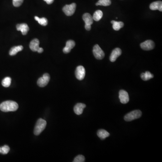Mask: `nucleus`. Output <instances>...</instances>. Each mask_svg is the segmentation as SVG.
Instances as JSON below:
<instances>
[{"label": "nucleus", "instance_id": "9b49d317", "mask_svg": "<svg viewBox=\"0 0 162 162\" xmlns=\"http://www.w3.org/2000/svg\"><path fill=\"white\" fill-rule=\"evenodd\" d=\"M75 45V43L72 40L68 41L66 43V46L63 49V52L65 54L70 53L71 50Z\"/></svg>", "mask_w": 162, "mask_h": 162}, {"label": "nucleus", "instance_id": "1a4fd4ad", "mask_svg": "<svg viewBox=\"0 0 162 162\" xmlns=\"http://www.w3.org/2000/svg\"><path fill=\"white\" fill-rule=\"evenodd\" d=\"M119 98L120 101L122 104L127 103L129 101V97L128 93L124 90H120L119 92Z\"/></svg>", "mask_w": 162, "mask_h": 162}, {"label": "nucleus", "instance_id": "bb28decb", "mask_svg": "<svg viewBox=\"0 0 162 162\" xmlns=\"http://www.w3.org/2000/svg\"><path fill=\"white\" fill-rule=\"evenodd\" d=\"M23 0H13V4L15 7H19L22 4Z\"/></svg>", "mask_w": 162, "mask_h": 162}, {"label": "nucleus", "instance_id": "20e7f679", "mask_svg": "<svg viewBox=\"0 0 162 162\" xmlns=\"http://www.w3.org/2000/svg\"><path fill=\"white\" fill-rule=\"evenodd\" d=\"M93 53L95 57L97 60H102L104 57V53L103 50L101 49L98 45H95L93 49Z\"/></svg>", "mask_w": 162, "mask_h": 162}, {"label": "nucleus", "instance_id": "4be33fe9", "mask_svg": "<svg viewBox=\"0 0 162 162\" xmlns=\"http://www.w3.org/2000/svg\"><path fill=\"white\" fill-rule=\"evenodd\" d=\"M34 18L36 21L38 22L40 24L42 25V26H45L48 24V20L45 18H40L38 17L35 16Z\"/></svg>", "mask_w": 162, "mask_h": 162}, {"label": "nucleus", "instance_id": "b1692460", "mask_svg": "<svg viewBox=\"0 0 162 162\" xmlns=\"http://www.w3.org/2000/svg\"><path fill=\"white\" fill-rule=\"evenodd\" d=\"M11 82V79L10 77H6L2 80V86L5 87H10Z\"/></svg>", "mask_w": 162, "mask_h": 162}, {"label": "nucleus", "instance_id": "7ed1b4c3", "mask_svg": "<svg viewBox=\"0 0 162 162\" xmlns=\"http://www.w3.org/2000/svg\"><path fill=\"white\" fill-rule=\"evenodd\" d=\"M142 113L140 110H135L126 114L124 117L126 121L130 122L139 119L141 117Z\"/></svg>", "mask_w": 162, "mask_h": 162}, {"label": "nucleus", "instance_id": "2eb2a0df", "mask_svg": "<svg viewBox=\"0 0 162 162\" xmlns=\"http://www.w3.org/2000/svg\"><path fill=\"white\" fill-rule=\"evenodd\" d=\"M82 18L85 23V25H92L93 23V19L91 14L85 13L83 15Z\"/></svg>", "mask_w": 162, "mask_h": 162}, {"label": "nucleus", "instance_id": "f257e3e1", "mask_svg": "<svg viewBox=\"0 0 162 162\" xmlns=\"http://www.w3.org/2000/svg\"><path fill=\"white\" fill-rule=\"evenodd\" d=\"M18 104L15 101L7 100L0 104V109L4 112L16 111L18 109Z\"/></svg>", "mask_w": 162, "mask_h": 162}, {"label": "nucleus", "instance_id": "a211bd4d", "mask_svg": "<svg viewBox=\"0 0 162 162\" xmlns=\"http://www.w3.org/2000/svg\"><path fill=\"white\" fill-rule=\"evenodd\" d=\"M111 23L113 24V28L115 31H119L124 26V23L123 22H118L112 20Z\"/></svg>", "mask_w": 162, "mask_h": 162}, {"label": "nucleus", "instance_id": "412c9836", "mask_svg": "<svg viewBox=\"0 0 162 162\" xmlns=\"http://www.w3.org/2000/svg\"><path fill=\"white\" fill-rule=\"evenodd\" d=\"M141 77L144 81H148L153 78V75L150 72L146 71L144 73H142L141 75Z\"/></svg>", "mask_w": 162, "mask_h": 162}, {"label": "nucleus", "instance_id": "423d86ee", "mask_svg": "<svg viewBox=\"0 0 162 162\" xmlns=\"http://www.w3.org/2000/svg\"><path fill=\"white\" fill-rule=\"evenodd\" d=\"M50 79V76L48 73H45L42 77H40L38 80V85L41 87H45L48 83Z\"/></svg>", "mask_w": 162, "mask_h": 162}, {"label": "nucleus", "instance_id": "c85d7f7f", "mask_svg": "<svg viewBox=\"0 0 162 162\" xmlns=\"http://www.w3.org/2000/svg\"><path fill=\"white\" fill-rule=\"evenodd\" d=\"M43 51V49L42 47H40V48L38 50L37 52H38L39 53H41Z\"/></svg>", "mask_w": 162, "mask_h": 162}, {"label": "nucleus", "instance_id": "393cba45", "mask_svg": "<svg viewBox=\"0 0 162 162\" xmlns=\"http://www.w3.org/2000/svg\"><path fill=\"white\" fill-rule=\"evenodd\" d=\"M10 147L8 146L5 145L3 146L0 147V153L6 154L8 153L10 151Z\"/></svg>", "mask_w": 162, "mask_h": 162}, {"label": "nucleus", "instance_id": "4468645a", "mask_svg": "<svg viewBox=\"0 0 162 162\" xmlns=\"http://www.w3.org/2000/svg\"><path fill=\"white\" fill-rule=\"evenodd\" d=\"M86 104L82 103H77L74 106V111L76 114L80 115L83 113V109L86 108Z\"/></svg>", "mask_w": 162, "mask_h": 162}, {"label": "nucleus", "instance_id": "39448f33", "mask_svg": "<svg viewBox=\"0 0 162 162\" xmlns=\"http://www.w3.org/2000/svg\"><path fill=\"white\" fill-rule=\"evenodd\" d=\"M76 8V4L73 3L70 5H66L63 8V11L67 16H72L74 14Z\"/></svg>", "mask_w": 162, "mask_h": 162}, {"label": "nucleus", "instance_id": "cd10ccee", "mask_svg": "<svg viewBox=\"0 0 162 162\" xmlns=\"http://www.w3.org/2000/svg\"><path fill=\"white\" fill-rule=\"evenodd\" d=\"M48 4H51L54 2V0H44Z\"/></svg>", "mask_w": 162, "mask_h": 162}, {"label": "nucleus", "instance_id": "dca6fc26", "mask_svg": "<svg viewBox=\"0 0 162 162\" xmlns=\"http://www.w3.org/2000/svg\"><path fill=\"white\" fill-rule=\"evenodd\" d=\"M150 8L153 11L158 10L162 11V2L161 1H157L152 2L150 5Z\"/></svg>", "mask_w": 162, "mask_h": 162}, {"label": "nucleus", "instance_id": "9d476101", "mask_svg": "<svg viewBox=\"0 0 162 162\" xmlns=\"http://www.w3.org/2000/svg\"><path fill=\"white\" fill-rule=\"evenodd\" d=\"M122 50L119 48H116L112 51L111 55L109 57V60L112 62H114L116 61L117 58L121 55Z\"/></svg>", "mask_w": 162, "mask_h": 162}, {"label": "nucleus", "instance_id": "6ab92c4d", "mask_svg": "<svg viewBox=\"0 0 162 162\" xmlns=\"http://www.w3.org/2000/svg\"><path fill=\"white\" fill-rule=\"evenodd\" d=\"M97 134L98 137L102 140H104L107 137H109L110 135L108 131L104 129H100L98 131Z\"/></svg>", "mask_w": 162, "mask_h": 162}, {"label": "nucleus", "instance_id": "5701e85b", "mask_svg": "<svg viewBox=\"0 0 162 162\" xmlns=\"http://www.w3.org/2000/svg\"><path fill=\"white\" fill-rule=\"evenodd\" d=\"M111 4L110 0H99V1L96 3V6H110Z\"/></svg>", "mask_w": 162, "mask_h": 162}, {"label": "nucleus", "instance_id": "0eeeda50", "mask_svg": "<svg viewBox=\"0 0 162 162\" xmlns=\"http://www.w3.org/2000/svg\"><path fill=\"white\" fill-rule=\"evenodd\" d=\"M86 71L82 66H78L77 67L75 71V76L78 80H82L85 77Z\"/></svg>", "mask_w": 162, "mask_h": 162}, {"label": "nucleus", "instance_id": "ddd939ff", "mask_svg": "<svg viewBox=\"0 0 162 162\" xmlns=\"http://www.w3.org/2000/svg\"><path fill=\"white\" fill-rule=\"evenodd\" d=\"M29 47L32 51H38L40 48L39 41L38 39H34L30 42Z\"/></svg>", "mask_w": 162, "mask_h": 162}, {"label": "nucleus", "instance_id": "f03ea898", "mask_svg": "<svg viewBox=\"0 0 162 162\" xmlns=\"http://www.w3.org/2000/svg\"><path fill=\"white\" fill-rule=\"evenodd\" d=\"M46 122L42 119H39L37 121L34 130V133L36 136L40 134L45 129L46 125Z\"/></svg>", "mask_w": 162, "mask_h": 162}, {"label": "nucleus", "instance_id": "6e6552de", "mask_svg": "<svg viewBox=\"0 0 162 162\" xmlns=\"http://www.w3.org/2000/svg\"><path fill=\"white\" fill-rule=\"evenodd\" d=\"M140 46L142 49L145 50H150L154 48L155 44L153 41L148 40L141 43L140 45Z\"/></svg>", "mask_w": 162, "mask_h": 162}, {"label": "nucleus", "instance_id": "f3484780", "mask_svg": "<svg viewBox=\"0 0 162 162\" xmlns=\"http://www.w3.org/2000/svg\"><path fill=\"white\" fill-rule=\"evenodd\" d=\"M23 47L22 45H18V46H14L12 47L10 50L9 54L11 56H13L16 55L17 53L19 51H21L23 50Z\"/></svg>", "mask_w": 162, "mask_h": 162}, {"label": "nucleus", "instance_id": "aec40b11", "mask_svg": "<svg viewBox=\"0 0 162 162\" xmlns=\"http://www.w3.org/2000/svg\"><path fill=\"white\" fill-rule=\"evenodd\" d=\"M103 15V13L102 11L100 10H97L94 13L92 16L93 19L96 21H99L102 18Z\"/></svg>", "mask_w": 162, "mask_h": 162}, {"label": "nucleus", "instance_id": "f8f14e48", "mask_svg": "<svg viewBox=\"0 0 162 162\" xmlns=\"http://www.w3.org/2000/svg\"><path fill=\"white\" fill-rule=\"evenodd\" d=\"M16 28L18 31H21L23 35H26L29 30L28 25L25 23L17 24Z\"/></svg>", "mask_w": 162, "mask_h": 162}, {"label": "nucleus", "instance_id": "a878e982", "mask_svg": "<svg viewBox=\"0 0 162 162\" xmlns=\"http://www.w3.org/2000/svg\"><path fill=\"white\" fill-rule=\"evenodd\" d=\"M85 157L82 155H77L73 160V162H84L85 161Z\"/></svg>", "mask_w": 162, "mask_h": 162}]
</instances>
